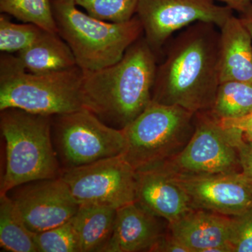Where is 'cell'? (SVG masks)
Listing matches in <instances>:
<instances>
[{"mask_svg": "<svg viewBox=\"0 0 252 252\" xmlns=\"http://www.w3.org/2000/svg\"><path fill=\"white\" fill-rule=\"evenodd\" d=\"M43 30L32 23L16 24L6 14L0 15V51L4 54L20 52L31 45Z\"/></svg>", "mask_w": 252, "mask_h": 252, "instance_id": "22", "label": "cell"}, {"mask_svg": "<svg viewBox=\"0 0 252 252\" xmlns=\"http://www.w3.org/2000/svg\"><path fill=\"white\" fill-rule=\"evenodd\" d=\"M16 57L25 69L34 74L61 72L77 66L72 50L59 33L44 30Z\"/></svg>", "mask_w": 252, "mask_h": 252, "instance_id": "17", "label": "cell"}, {"mask_svg": "<svg viewBox=\"0 0 252 252\" xmlns=\"http://www.w3.org/2000/svg\"><path fill=\"white\" fill-rule=\"evenodd\" d=\"M61 177L79 205L117 210L136 201L137 172L123 155L63 170Z\"/></svg>", "mask_w": 252, "mask_h": 252, "instance_id": "9", "label": "cell"}, {"mask_svg": "<svg viewBox=\"0 0 252 252\" xmlns=\"http://www.w3.org/2000/svg\"><path fill=\"white\" fill-rule=\"evenodd\" d=\"M233 11L214 0H139L135 15L146 41L155 52L176 32L194 23H213L220 28Z\"/></svg>", "mask_w": 252, "mask_h": 252, "instance_id": "10", "label": "cell"}, {"mask_svg": "<svg viewBox=\"0 0 252 252\" xmlns=\"http://www.w3.org/2000/svg\"><path fill=\"white\" fill-rule=\"evenodd\" d=\"M159 219L136 201L117 209L113 234L102 252H150L164 233Z\"/></svg>", "mask_w": 252, "mask_h": 252, "instance_id": "15", "label": "cell"}, {"mask_svg": "<svg viewBox=\"0 0 252 252\" xmlns=\"http://www.w3.org/2000/svg\"><path fill=\"white\" fill-rule=\"evenodd\" d=\"M51 132L62 170L118 157L125 152L124 130L107 125L86 108L53 116Z\"/></svg>", "mask_w": 252, "mask_h": 252, "instance_id": "7", "label": "cell"}, {"mask_svg": "<svg viewBox=\"0 0 252 252\" xmlns=\"http://www.w3.org/2000/svg\"><path fill=\"white\" fill-rule=\"evenodd\" d=\"M223 2L225 6L232 10L238 11L240 14L246 11L252 4V0H218Z\"/></svg>", "mask_w": 252, "mask_h": 252, "instance_id": "29", "label": "cell"}, {"mask_svg": "<svg viewBox=\"0 0 252 252\" xmlns=\"http://www.w3.org/2000/svg\"><path fill=\"white\" fill-rule=\"evenodd\" d=\"M231 217L230 246L233 252H252V208Z\"/></svg>", "mask_w": 252, "mask_h": 252, "instance_id": "25", "label": "cell"}, {"mask_svg": "<svg viewBox=\"0 0 252 252\" xmlns=\"http://www.w3.org/2000/svg\"><path fill=\"white\" fill-rule=\"evenodd\" d=\"M155 52L140 38L109 67L84 71V107L115 128H125L152 101L157 70Z\"/></svg>", "mask_w": 252, "mask_h": 252, "instance_id": "2", "label": "cell"}, {"mask_svg": "<svg viewBox=\"0 0 252 252\" xmlns=\"http://www.w3.org/2000/svg\"><path fill=\"white\" fill-rule=\"evenodd\" d=\"M239 18L243 23L244 26L248 30L252 40V4L246 11L241 13V15Z\"/></svg>", "mask_w": 252, "mask_h": 252, "instance_id": "30", "label": "cell"}, {"mask_svg": "<svg viewBox=\"0 0 252 252\" xmlns=\"http://www.w3.org/2000/svg\"><path fill=\"white\" fill-rule=\"evenodd\" d=\"M234 142L238 149L241 172L252 184V146L245 140L243 132L238 128H235Z\"/></svg>", "mask_w": 252, "mask_h": 252, "instance_id": "26", "label": "cell"}, {"mask_svg": "<svg viewBox=\"0 0 252 252\" xmlns=\"http://www.w3.org/2000/svg\"><path fill=\"white\" fill-rule=\"evenodd\" d=\"M38 252H81L73 218L56 228L34 233Z\"/></svg>", "mask_w": 252, "mask_h": 252, "instance_id": "24", "label": "cell"}, {"mask_svg": "<svg viewBox=\"0 0 252 252\" xmlns=\"http://www.w3.org/2000/svg\"><path fill=\"white\" fill-rule=\"evenodd\" d=\"M168 228L189 252H233L231 217L195 209L168 224Z\"/></svg>", "mask_w": 252, "mask_h": 252, "instance_id": "13", "label": "cell"}, {"mask_svg": "<svg viewBox=\"0 0 252 252\" xmlns=\"http://www.w3.org/2000/svg\"><path fill=\"white\" fill-rule=\"evenodd\" d=\"M136 202L168 224L195 210L184 189L158 168L137 172Z\"/></svg>", "mask_w": 252, "mask_h": 252, "instance_id": "14", "label": "cell"}, {"mask_svg": "<svg viewBox=\"0 0 252 252\" xmlns=\"http://www.w3.org/2000/svg\"><path fill=\"white\" fill-rule=\"evenodd\" d=\"M77 6L74 0H52L58 33L83 71L99 70L119 62L143 33L136 15L126 22H107L82 12Z\"/></svg>", "mask_w": 252, "mask_h": 252, "instance_id": "5", "label": "cell"}, {"mask_svg": "<svg viewBox=\"0 0 252 252\" xmlns=\"http://www.w3.org/2000/svg\"><path fill=\"white\" fill-rule=\"evenodd\" d=\"M169 175L184 189L195 209L235 217L252 208V184L242 172Z\"/></svg>", "mask_w": 252, "mask_h": 252, "instance_id": "12", "label": "cell"}, {"mask_svg": "<svg viewBox=\"0 0 252 252\" xmlns=\"http://www.w3.org/2000/svg\"><path fill=\"white\" fill-rule=\"evenodd\" d=\"M213 23L190 25L176 36L158 66L152 100L197 114L210 111L220 77V31Z\"/></svg>", "mask_w": 252, "mask_h": 252, "instance_id": "1", "label": "cell"}, {"mask_svg": "<svg viewBox=\"0 0 252 252\" xmlns=\"http://www.w3.org/2000/svg\"><path fill=\"white\" fill-rule=\"evenodd\" d=\"M195 127L194 113L152 100L122 129L126 141L123 157L136 172L156 168L182 150Z\"/></svg>", "mask_w": 252, "mask_h": 252, "instance_id": "6", "label": "cell"}, {"mask_svg": "<svg viewBox=\"0 0 252 252\" xmlns=\"http://www.w3.org/2000/svg\"><path fill=\"white\" fill-rule=\"evenodd\" d=\"M210 112L219 119H236L252 113V81L220 83Z\"/></svg>", "mask_w": 252, "mask_h": 252, "instance_id": "20", "label": "cell"}, {"mask_svg": "<svg viewBox=\"0 0 252 252\" xmlns=\"http://www.w3.org/2000/svg\"><path fill=\"white\" fill-rule=\"evenodd\" d=\"M0 246L6 252H38L28 229L7 194L0 195Z\"/></svg>", "mask_w": 252, "mask_h": 252, "instance_id": "19", "label": "cell"}, {"mask_svg": "<svg viewBox=\"0 0 252 252\" xmlns=\"http://www.w3.org/2000/svg\"><path fill=\"white\" fill-rule=\"evenodd\" d=\"M117 210L101 205H83L73 217L81 252H102L114 231Z\"/></svg>", "mask_w": 252, "mask_h": 252, "instance_id": "18", "label": "cell"}, {"mask_svg": "<svg viewBox=\"0 0 252 252\" xmlns=\"http://www.w3.org/2000/svg\"><path fill=\"white\" fill-rule=\"evenodd\" d=\"M92 17L112 23L130 21L136 14L139 0H74Z\"/></svg>", "mask_w": 252, "mask_h": 252, "instance_id": "23", "label": "cell"}, {"mask_svg": "<svg viewBox=\"0 0 252 252\" xmlns=\"http://www.w3.org/2000/svg\"><path fill=\"white\" fill-rule=\"evenodd\" d=\"M150 252H189L188 249L169 232L164 233Z\"/></svg>", "mask_w": 252, "mask_h": 252, "instance_id": "27", "label": "cell"}, {"mask_svg": "<svg viewBox=\"0 0 252 252\" xmlns=\"http://www.w3.org/2000/svg\"><path fill=\"white\" fill-rule=\"evenodd\" d=\"M51 124V116L16 108L1 111L6 165L0 195L31 182L61 177L62 167L53 142Z\"/></svg>", "mask_w": 252, "mask_h": 252, "instance_id": "3", "label": "cell"}, {"mask_svg": "<svg viewBox=\"0 0 252 252\" xmlns=\"http://www.w3.org/2000/svg\"><path fill=\"white\" fill-rule=\"evenodd\" d=\"M11 198L28 229L40 233L67 223L79 206L61 177L26 184Z\"/></svg>", "mask_w": 252, "mask_h": 252, "instance_id": "11", "label": "cell"}, {"mask_svg": "<svg viewBox=\"0 0 252 252\" xmlns=\"http://www.w3.org/2000/svg\"><path fill=\"white\" fill-rule=\"evenodd\" d=\"M251 145L252 146V144H251Z\"/></svg>", "mask_w": 252, "mask_h": 252, "instance_id": "31", "label": "cell"}, {"mask_svg": "<svg viewBox=\"0 0 252 252\" xmlns=\"http://www.w3.org/2000/svg\"><path fill=\"white\" fill-rule=\"evenodd\" d=\"M220 30V83L252 81V40L248 30L234 15Z\"/></svg>", "mask_w": 252, "mask_h": 252, "instance_id": "16", "label": "cell"}, {"mask_svg": "<svg viewBox=\"0 0 252 252\" xmlns=\"http://www.w3.org/2000/svg\"><path fill=\"white\" fill-rule=\"evenodd\" d=\"M220 121L226 127H235L241 130L245 140L252 144V113L240 119H220Z\"/></svg>", "mask_w": 252, "mask_h": 252, "instance_id": "28", "label": "cell"}, {"mask_svg": "<svg viewBox=\"0 0 252 252\" xmlns=\"http://www.w3.org/2000/svg\"><path fill=\"white\" fill-rule=\"evenodd\" d=\"M84 71L74 67L47 74L28 72L16 56L0 58V111L22 109L41 115H61L85 108Z\"/></svg>", "mask_w": 252, "mask_h": 252, "instance_id": "4", "label": "cell"}, {"mask_svg": "<svg viewBox=\"0 0 252 252\" xmlns=\"http://www.w3.org/2000/svg\"><path fill=\"white\" fill-rule=\"evenodd\" d=\"M0 11L44 31L58 32L52 0H0Z\"/></svg>", "mask_w": 252, "mask_h": 252, "instance_id": "21", "label": "cell"}, {"mask_svg": "<svg viewBox=\"0 0 252 252\" xmlns=\"http://www.w3.org/2000/svg\"><path fill=\"white\" fill-rule=\"evenodd\" d=\"M235 132L234 127L223 126L210 111L197 113L195 130L188 143L177 155L156 168L170 175L184 176L241 172Z\"/></svg>", "mask_w": 252, "mask_h": 252, "instance_id": "8", "label": "cell"}]
</instances>
